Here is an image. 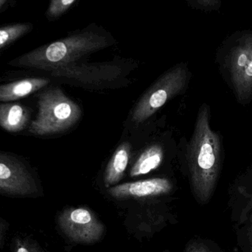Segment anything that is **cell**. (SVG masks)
<instances>
[{"label": "cell", "instance_id": "cell-1", "mask_svg": "<svg viewBox=\"0 0 252 252\" xmlns=\"http://www.w3.org/2000/svg\"><path fill=\"white\" fill-rule=\"evenodd\" d=\"M221 135L211 126V109L200 106L193 133L188 147L189 182L198 202L207 204L217 188L223 164Z\"/></svg>", "mask_w": 252, "mask_h": 252}, {"label": "cell", "instance_id": "cell-2", "mask_svg": "<svg viewBox=\"0 0 252 252\" xmlns=\"http://www.w3.org/2000/svg\"><path fill=\"white\" fill-rule=\"evenodd\" d=\"M219 72L239 104L252 102V30L228 35L216 53Z\"/></svg>", "mask_w": 252, "mask_h": 252}, {"label": "cell", "instance_id": "cell-3", "mask_svg": "<svg viewBox=\"0 0 252 252\" xmlns=\"http://www.w3.org/2000/svg\"><path fill=\"white\" fill-rule=\"evenodd\" d=\"M82 111L59 87H50L38 96V114L29 132L47 136L66 131L81 119Z\"/></svg>", "mask_w": 252, "mask_h": 252}, {"label": "cell", "instance_id": "cell-4", "mask_svg": "<svg viewBox=\"0 0 252 252\" xmlns=\"http://www.w3.org/2000/svg\"><path fill=\"white\" fill-rule=\"evenodd\" d=\"M97 45L76 40L56 41L47 46L39 47L26 54L22 55L9 62V64L17 67L31 68L53 71L69 66L84 53L94 50Z\"/></svg>", "mask_w": 252, "mask_h": 252}, {"label": "cell", "instance_id": "cell-5", "mask_svg": "<svg viewBox=\"0 0 252 252\" xmlns=\"http://www.w3.org/2000/svg\"><path fill=\"white\" fill-rule=\"evenodd\" d=\"M189 79L185 66H178L160 77L144 94L133 109L132 121L140 124L151 118L169 100L182 93Z\"/></svg>", "mask_w": 252, "mask_h": 252}, {"label": "cell", "instance_id": "cell-6", "mask_svg": "<svg viewBox=\"0 0 252 252\" xmlns=\"http://www.w3.org/2000/svg\"><path fill=\"white\" fill-rule=\"evenodd\" d=\"M0 194L15 198L40 195L32 170L18 157L4 152H0Z\"/></svg>", "mask_w": 252, "mask_h": 252}, {"label": "cell", "instance_id": "cell-7", "mask_svg": "<svg viewBox=\"0 0 252 252\" xmlns=\"http://www.w3.org/2000/svg\"><path fill=\"white\" fill-rule=\"evenodd\" d=\"M58 223L63 233L74 242L93 244L103 236L104 226L86 208H69L63 210L58 218Z\"/></svg>", "mask_w": 252, "mask_h": 252}, {"label": "cell", "instance_id": "cell-8", "mask_svg": "<svg viewBox=\"0 0 252 252\" xmlns=\"http://www.w3.org/2000/svg\"><path fill=\"white\" fill-rule=\"evenodd\" d=\"M172 184L164 178H154L147 180L127 182L109 188L108 192L116 199L147 198L164 195L171 191Z\"/></svg>", "mask_w": 252, "mask_h": 252}, {"label": "cell", "instance_id": "cell-9", "mask_svg": "<svg viewBox=\"0 0 252 252\" xmlns=\"http://www.w3.org/2000/svg\"><path fill=\"white\" fill-rule=\"evenodd\" d=\"M48 78H30L0 85V102L14 101L27 97L48 85Z\"/></svg>", "mask_w": 252, "mask_h": 252}, {"label": "cell", "instance_id": "cell-10", "mask_svg": "<svg viewBox=\"0 0 252 252\" xmlns=\"http://www.w3.org/2000/svg\"><path fill=\"white\" fill-rule=\"evenodd\" d=\"M30 109L16 103H0V127L10 133H17L28 126Z\"/></svg>", "mask_w": 252, "mask_h": 252}, {"label": "cell", "instance_id": "cell-11", "mask_svg": "<svg viewBox=\"0 0 252 252\" xmlns=\"http://www.w3.org/2000/svg\"><path fill=\"white\" fill-rule=\"evenodd\" d=\"M130 157V145L128 142H124L117 148L111 158L104 175L106 188L118 184L124 177Z\"/></svg>", "mask_w": 252, "mask_h": 252}, {"label": "cell", "instance_id": "cell-12", "mask_svg": "<svg viewBox=\"0 0 252 252\" xmlns=\"http://www.w3.org/2000/svg\"><path fill=\"white\" fill-rule=\"evenodd\" d=\"M164 152L160 145L148 147L139 156L130 170V177L148 174L159 167L162 162Z\"/></svg>", "mask_w": 252, "mask_h": 252}, {"label": "cell", "instance_id": "cell-13", "mask_svg": "<svg viewBox=\"0 0 252 252\" xmlns=\"http://www.w3.org/2000/svg\"><path fill=\"white\" fill-rule=\"evenodd\" d=\"M31 28V25L26 24H16L0 28V49L25 35Z\"/></svg>", "mask_w": 252, "mask_h": 252}, {"label": "cell", "instance_id": "cell-14", "mask_svg": "<svg viewBox=\"0 0 252 252\" xmlns=\"http://www.w3.org/2000/svg\"><path fill=\"white\" fill-rule=\"evenodd\" d=\"M238 242L244 252H252V210L238 229Z\"/></svg>", "mask_w": 252, "mask_h": 252}, {"label": "cell", "instance_id": "cell-15", "mask_svg": "<svg viewBox=\"0 0 252 252\" xmlns=\"http://www.w3.org/2000/svg\"><path fill=\"white\" fill-rule=\"evenodd\" d=\"M12 252H44L37 243L28 237H16Z\"/></svg>", "mask_w": 252, "mask_h": 252}, {"label": "cell", "instance_id": "cell-16", "mask_svg": "<svg viewBox=\"0 0 252 252\" xmlns=\"http://www.w3.org/2000/svg\"><path fill=\"white\" fill-rule=\"evenodd\" d=\"M187 252H223V250L218 247L212 241H194L189 244Z\"/></svg>", "mask_w": 252, "mask_h": 252}, {"label": "cell", "instance_id": "cell-17", "mask_svg": "<svg viewBox=\"0 0 252 252\" xmlns=\"http://www.w3.org/2000/svg\"><path fill=\"white\" fill-rule=\"evenodd\" d=\"M75 0H52L49 12L51 14H56L61 11L66 6L70 5Z\"/></svg>", "mask_w": 252, "mask_h": 252}, {"label": "cell", "instance_id": "cell-18", "mask_svg": "<svg viewBox=\"0 0 252 252\" xmlns=\"http://www.w3.org/2000/svg\"><path fill=\"white\" fill-rule=\"evenodd\" d=\"M200 4L208 7L211 10H219L222 5L223 0H199Z\"/></svg>", "mask_w": 252, "mask_h": 252}, {"label": "cell", "instance_id": "cell-19", "mask_svg": "<svg viewBox=\"0 0 252 252\" xmlns=\"http://www.w3.org/2000/svg\"><path fill=\"white\" fill-rule=\"evenodd\" d=\"M8 223L0 218V249L2 248L6 239L7 231H8Z\"/></svg>", "mask_w": 252, "mask_h": 252}, {"label": "cell", "instance_id": "cell-20", "mask_svg": "<svg viewBox=\"0 0 252 252\" xmlns=\"http://www.w3.org/2000/svg\"><path fill=\"white\" fill-rule=\"evenodd\" d=\"M6 1H7V0H0V8H1V6H2Z\"/></svg>", "mask_w": 252, "mask_h": 252}]
</instances>
